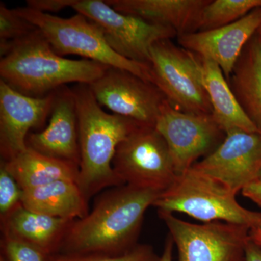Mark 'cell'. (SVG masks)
<instances>
[{"label": "cell", "instance_id": "cell-22", "mask_svg": "<svg viewBox=\"0 0 261 261\" xmlns=\"http://www.w3.org/2000/svg\"><path fill=\"white\" fill-rule=\"evenodd\" d=\"M258 8L261 0H210L202 10L197 32L229 25Z\"/></svg>", "mask_w": 261, "mask_h": 261}, {"label": "cell", "instance_id": "cell-23", "mask_svg": "<svg viewBox=\"0 0 261 261\" xmlns=\"http://www.w3.org/2000/svg\"><path fill=\"white\" fill-rule=\"evenodd\" d=\"M160 257L153 247L148 245H137L129 251L119 255L102 253H61L49 256L48 261H159Z\"/></svg>", "mask_w": 261, "mask_h": 261}, {"label": "cell", "instance_id": "cell-26", "mask_svg": "<svg viewBox=\"0 0 261 261\" xmlns=\"http://www.w3.org/2000/svg\"><path fill=\"white\" fill-rule=\"evenodd\" d=\"M23 190L1 164L0 167V216L4 219L21 204Z\"/></svg>", "mask_w": 261, "mask_h": 261}, {"label": "cell", "instance_id": "cell-10", "mask_svg": "<svg viewBox=\"0 0 261 261\" xmlns=\"http://www.w3.org/2000/svg\"><path fill=\"white\" fill-rule=\"evenodd\" d=\"M154 127L167 143L176 176L212 153L226 137L212 114L181 112L167 100Z\"/></svg>", "mask_w": 261, "mask_h": 261}, {"label": "cell", "instance_id": "cell-8", "mask_svg": "<svg viewBox=\"0 0 261 261\" xmlns=\"http://www.w3.org/2000/svg\"><path fill=\"white\" fill-rule=\"evenodd\" d=\"M70 8L93 22L108 45L123 58L149 65L150 49L159 41L177 37L173 28L123 14L102 0H70Z\"/></svg>", "mask_w": 261, "mask_h": 261}, {"label": "cell", "instance_id": "cell-25", "mask_svg": "<svg viewBox=\"0 0 261 261\" xmlns=\"http://www.w3.org/2000/svg\"><path fill=\"white\" fill-rule=\"evenodd\" d=\"M37 28L15 13L14 9L0 3V42H13L27 37Z\"/></svg>", "mask_w": 261, "mask_h": 261}, {"label": "cell", "instance_id": "cell-18", "mask_svg": "<svg viewBox=\"0 0 261 261\" xmlns=\"http://www.w3.org/2000/svg\"><path fill=\"white\" fill-rule=\"evenodd\" d=\"M2 221V231L25 240L50 255L60 250L72 221L38 214L20 204Z\"/></svg>", "mask_w": 261, "mask_h": 261}, {"label": "cell", "instance_id": "cell-33", "mask_svg": "<svg viewBox=\"0 0 261 261\" xmlns=\"http://www.w3.org/2000/svg\"><path fill=\"white\" fill-rule=\"evenodd\" d=\"M0 261H7L6 259L5 258V257L3 256V255H0Z\"/></svg>", "mask_w": 261, "mask_h": 261}, {"label": "cell", "instance_id": "cell-1", "mask_svg": "<svg viewBox=\"0 0 261 261\" xmlns=\"http://www.w3.org/2000/svg\"><path fill=\"white\" fill-rule=\"evenodd\" d=\"M162 192L130 185L105 190L85 217L70 223L58 252L119 255L134 248L146 211Z\"/></svg>", "mask_w": 261, "mask_h": 261}, {"label": "cell", "instance_id": "cell-7", "mask_svg": "<svg viewBox=\"0 0 261 261\" xmlns=\"http://www.w3.org/2000/svg\"><path fill=\"white\" fill-rule=\"evenodd\" d=\"M113 171L123 185L164 192L176 177L166 140L155 127L141 124L117 147Z\"/></svg>", "mask_w": 261, "mask_h": 261}, {"label": "cell", "instance_id": "cell-16", "mask_svg": "<svg viewBox=\"0 0 261 261\" xmlns=\"http://www.w3.org/2000/svg\"><path fill=\"white\" fill-rule=\"evenodd\" d=\"M113 9L156 25L170 27L178 36L197 32L210 0H107Z\"/></svg>", "mask_w": 261, "mask_h": 261}, {"label": "cell", "instance_id": "cell-20", "mask_svg": "<svg viewBox=\"0 0 261 261\" xmlns=\"http://www.w3.org/2000/svg\"><path fill=\"white\" fill-rule=\"evenodd\" d=\"M228 83L244 112L261 132V38L257 34L244 47Z\"/></svg>", "mask_w": 261, "mask_h": 261}, {"label": "cell", "instance_id": "cell-17", "mask_svg": "<svg viewBox=\"0 0 261 261\" xmlns=\"http://www.w3.org/2000/svg\"><path fill=\"white\" fill-rule=\"evenodd\" d=\"M21 205L33 212L69 221L89 214L88 200L80 187L66 180L23 190Z\"/></svg>", "mask_w": 261, "mask_h": 261}, {"label": "cell", "instance_id": "cell-11", "mask_svg": "<svg viewBox=\"0 0 261 261\" xmlns=\"http://www.w3.org/2000/svg\"><path fill=\"white\" fill-rule=\"evenodd\" d=\"M89 86L101 106L147 126H155L167 100L154 84L128 70L113 67Z\"/></svg>", "mask_w": 261, "mask_h": 261}, {"label": "cell", "instance_id": "cell-21", "mask_svg": "<svg viewBox=\"0 0 261 261\" xmlns=\"http://www.w3.org/2000/svg\"><path fill=\"white\" fill-rule=\"evenodd\" d=\"M1 164L15 178L22 190L61 180L77 183L80 175L78 165L48 157L28 147L14 159L2 161Z\"/></svg>", "mask_w": 261, "mask_h": 261}, {"label": "cell", "instance_id": "cell-14", "mask_svg": "<svg viewBox=\"0 0 261 261\" xmlns=\"http://www.w3.org/2000/svg\"><path fill=\"white\" fill-rule=\"evenodd\" d=\"M260 24L261 8H258L229 25L182 34L177 40L180 47L217 63L228 81L244 47Z\"/></svg>", "mask_w": 261, "mask_h": 261}, {"label": "cell", "instance_id": "cell-4", "mask_svg": "<svg viewBox=\"0 0 261 261\" xmlns=\"http://www.w3.org/2000/svg\"><path fill=\"white\" fill-rule=\"evenodd\" d=\"M237 194L222 183L192 167L178 175L154 201L164 212H177L204 223L222 221L252 228L261 221V212L245 208Z\"/></svg>", "mask_w": 261, "mask_h": 261}, {"label": "cell", "instance_id": "cell-13", "mask_svg": "<svg viewBox=\"0 0 261 261\" xmlns=\"http://www.w3.org/2000/svg\"><path fill=\"white\" fill-rule=\"evenodd\" d=\"M54 92L45 97L25 95L0 80V152L3 161L27 148L29 130L42 126L50 116Z\"/></svg>", "mask_w": 261, "mask_h": 261}, {"label": "cell", "instance_id": "cell-29", "mask_svg": "<svg viewBox=\"0 0 261 261\" xmlns=\"http://www.w3.org/2000/svg\"><path fill=\"white\" fill-rule=\"evenodd\" d=\"M245 261H261V247L250 239L245 247Z\"/></svg>", "mask_w": 261, "mask_h": 261}, {"label": "cell", "instance_id": "cell-30", "mask_svg": "<svg viewBox=\"0 0 261 261\" xmlns=\"http://www.w3.org/2000/svg\"><path fill=\"white\" fill-rule=\"evenodd\" d=\"M174 243L171 237L168 235L165 242L164 248L162 255L160 257L159 261H173V251Z\"/></svg>", "mask_w": 261, "mask_h": 261}, {"label": "cell", "instance_id": "cell-24", "mask_svg": "<svg viewBox=\"0 0 261 261\" xmlns=\"http://www.w3.org/2000/svg\"><path fill=\"white\" fill-rule=\"evenodd\" d=\"M2 255L7 261H48L49 255L32 244L3 232Z\"/></svg>", "mask_w": 261, "mask_h": 261}, {"label": "cell", "instance_id": "cell-2", "mask_svg": "<svg viewBox=\"0 0 261 261\" xmlns=\"http://www.w3.org/2000/svg\"><path fill=\"white\" fill-rule=\"evenodd\" d=\"M1 80L25 95L43 97L68 83L90 84L109 68L91 60L57 54L37 29L23 39L0 42Z\"/></svg>", "mask_w": 261, "mask_h": 261}, {"label": "cell", "instance_id": "cell-31", "mask_svg": "<svg viewBox=\"0 0 261 261\" xmlns=\"http://www.w3.org/2000/svg\"><path fill=\"white\" fill-rule=\"evenodd\" d=\"M250 238L252 241L261 247V221L250 229Z\"/></svg>", "mask_w": 261, "mask_h": 261}, {"label": "cell", "instance_id": "cell-28", "mask_svg": "<svg viewBox=\"0 0 261 261\" xmlns=\"http://www.w3.org/2000/svg\"><path fill=\"white\" fill-rule=\"evenodd\" d=\"M244 197L250 199L257 205L261 207V178H258L255 181L247 185L242 190Z\"/></svg>", "mask_w": 261, "mask_h": 261}, {"label": "cell", "instance_id": "cell-27", "mask_svg": "<svg viewBox=\"0 0 261 261\" xmlns=\"http://www.w3.org/2000/svg\"><path fill=\"white\" fill-rule=\"evenodd\" d=\"M70 0H27V7L32 9L48 13L59 12L69 7Z\"/></svg>", "mask_w": 261, "mask_h": 261}, {"label": "cell", "instance_id": "cell-15", "mask_svg": "<svg viewBox=\"0 0 261 261\" xmlns=\"http://www.w3.org/2000/svg\"><path fill=\"white\" fill-rule=\"evenodd\" d=\"M27 145L48 157L80 166L78 114L73 89L65 85L54 91L47 126L42 132L29 134Z\"/></svg>", "mask_w": 261, "mask_h": 261}, {"label": "cell", "instance_id": "cell-32", "mask_svg": "<svg viewBox=\"0 0 261 261\" xmlns=\"http://www.w3.org/2000/svg\"><path fill=\"white\" fill-rule=\"evenodd\" d=\"M256 34L261 38V24L260 27H259L258 29H257Z\"/></svg>", "mask_w": 261, "mask_h": 261}, {"label": "cell", "instance_id": "cell-19", "mask_svg": "<svg viewBox=\"0 0 261 261\" xmlns=\"http://www.w3.org/2000/svg\"><path fill=\"white\" fill-rule=\"evenodd\" d=\"M202 82L213 108V116L225 134L233 130H259L244 112L222 70L208 58H200Z\"/></svg>", "mask_w": 261, "mask_h": 261}, {"label": "cell", "instance_id": "cell-9", "mask_svg": "<svg viewBox=\"0 0 261 261\" xmlns=\"http://www.w3.org/2000/svg\"><path fill=\"white\" fill-rule=\"evenodd\" d=\"M177 249V261H245L250 228L222 221L193 224L159 211Z\"/></svg>", "mask_w": 261, "mask_h": 261}, {"label": "cell", "instance_id": "cell-34", "mask_svg": "<svg viewBox=\"0 0 261 261\" xmlns=\"http://www.w3.org/2000/svg\"><path fill=\"white\" fill-rule=\"evenodd\" d=\"M258 178H261V171H260V175H259V177Z\"/></svg>", "mask_w": 261, "mask_h": 261}, {"label": "cell", "instance_id": "cell-3", "mask_svg": "<svg viewBox=\"0 0 261 261\" xmlns=\"http://www.w3.org/2000/svg\"><path fill=\"white\" fill-rule=\"evenodd\" d=\"M73 90L81 158L77 185L89 200L103 190L124 185L113 171V157L118 145L141 123L103 111L89 84H78Z\"/></svg>", "mask_w": 261, "mask_h": 261}, {"label": "cell", "instance_id": "cell-5", "mask_svg": "<svg viewBox=\"0 0 261 261\" xmlns=\"http://www.w3.org/2000/svg\"><path fill=\"white\" fill-rule=\"evenodd\" d=\"M14 10L42 33L59 56L84 57L107 66L128 70L153 84L149 65L130 61L117 54L108 45L99 27L84 15L77 13L69 18H63L29 7Z\"/></svg>", "mask_w": 261, "mask_h": 261}, {"label": "cell", "instance_id": "cell-12", "mask_svg": "<svg viewBox=\"0 0 261 261\" xmlns=\"http://www.w3.org/2000/svg\"><path fill=\"white\" fill-rule=\"evenodd\" d=\"M192 167L238 194L260 175L261 132H228L212 153Z\"/></svg>", "mask_w": 261, "mask_h": 261}, {"label": "cell", "instance_id": "cell-6", "mask_svg": "<svg viewBox=\"0 0 261 261\" xmlns=\"http://www.w3.org/2000/svg\"><path fill=\"white\" fill-rule=\"evenodd\" d=\"M149 66L153 84L173 108L181 112L212 114L200 56L166 39L151 47Z\"/></svg>", "mask_w": 261, "mask_h": 261}]
</instances>
